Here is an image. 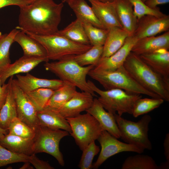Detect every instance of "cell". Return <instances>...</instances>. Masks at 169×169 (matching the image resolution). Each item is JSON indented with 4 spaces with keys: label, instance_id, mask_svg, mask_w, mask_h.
<instances>
[{
    "label": "cell",
    "instance_id": "4316f807",
    "mask_svg": "<svg viewBox=\"0 0 169 169\" xmlns=\"http://www.w3.org/2000/svg\"><path fill=\"white\" fill-rule=\"evenodd\" d=\"M13 76L9 79V88L5 101L0 110V127L8 130L9 125L15 117H17L15 101L12 85Z\"/></svg>",
    "mask_w": 169,
    "mask_h": 169
},
{
    "label": "cell",
    "instance_id": "60d3db41",
    "mask_svg": "<svg viewBox=\"0 0 169 169\" xmlns=\"http://www.w3.org/2000/svg\"><path fill=\"white\" fill-rule=\"evenodd\" d=\"M35 0H0V9L9 5H16L20 8L27 5Z\"/></svg>",
    "mask_w": 169,
    "mask_h": 169
},
{
    "label": "cell",
    "instance_id": "44dd1931",
    "mask_svg": "<svg viewBox=\"0 0 169 169\" xmlns=\"http://www.w3.org/2000/svg\"><path fill=\"white\" fill-rule=\"evenodd\" d=\"M37 116L39 126L53 130L61 129L69 133L71 131L70 126L67 119L56 109L45 107L37 111Z\"/></svg>",
    "mask_w": 169,
    "mask_h": 169
},
{
    "label": "cell",
    "instance_id": "8992f818",
    "mask_svg": "<svg viewBox=\"0 0 169 169\" xmlns=\"http://www.w3.org/2000/svg\"><path fill=\"white\" fill-rule=\"evenodd\" d=\"M87 83L91 89L99 95L97 99L104 108L114 114L117 113L120 116L126 113L131 114L135 102L142 98L141 94L119 89L102 90L91 80H88Z\"/></svg>",
    "mask_w": 169,
    "mask_h": 169
},
{
    "label": "cell",
    "instance_id": "e0dca14e",
    "mask_svg": "<svg viewBox=\"0 0 169 169\" xmlns=\"http://www.w3.org/2000/svg\"><path fill=\"white\" fill-rule=\"evenodd\" d=\"M85 111L95 118L103 130L106 131L117 139L120 138L114 114L106 111L97 99H94L92 105Z\"/></svg>",
    "mask_w": 169,
    "mask_h": 169
},
{
    "label": "cell",
    "instance_id": "5bb4252c",
    "mask_svg": "<svg viewBox=\"0 0 169 169\" xmlns=\"http://www.w3.org/2000/svg\"><path fill=\"white\" fill-rule=\"evenodd\" d=\"M49 61L46 57L28 56L23 55L12 64L0 71V80L2 85L11 76L20 73H28L39 64Z\"/></svg>",
    "mask_w": 169,
    "mask_h": 169
},
{
    "label": "cell",
    "instance_id": "816d5d0a",
    "mask_svg": "<svg viewBox=\"0 0 169 169\" xmlns=\"http://www.w3.org/2000/svg\"><path fill=\"white\" fill-rule=\"evenodd\" d=\"M143 2L145 3L146 0H141Z\"/></svg>",
    "mask_w": 169,
    "mask_h": 169
},
{
    "label": "cell",
    "instance_id": "f35d334b",
    "mask_svg": "<svg viewBox=\"0 0 169 169\" xmlns=\"http://www.w3.org/2000/svg\"><path fill=\"white\" fill-rule=\"evenodd\" d=\"M30 156L15 153L0 144V167L10 164L29 162Z\"/></svg>",
    "mask_w": 169,
    "mask_h": 169
},
{
    "label": "cell",
    "instance_id": "ee69618b",
    "mask_svg": "<svg viewBox=\"0 0 169 169\" xmlns=\"http://www.w3.org/2000/svg\"><path fill=\"white\" fill-rule=\"evenodd\" d=\"M164 154L166 160L169 161V134L166 135L163 143Z\"/></svg>",
    "mask_w": 169,
    "mask_h": 169
},
{
    "label": "cell",
    "instance_id": "681fc988",
    "mask_svg": "<svg viewBox=\"0 0 169 169\" xmlns=\"http://www.w3.org/2000/svg\"><path fill=\"white\" fill-rule=\"evenodd\" d=\"M65 0H62V2L64 3L65 2Z\"/></svg>",
    "mask_w": 169,
    "mask_h": 169
},
{
    "label": "cell",
    "instance_id": "e575fe53",
    "mask_svg": "<svg viewBox=\"0 0 169 169\" xmlns=\"http://www.w3.org/2000/svg\"><path fill=\"white\" fill-rule=\"evenodd\" d=\"M83 23L90 44L92 46H103L108 29L97 28L89 23Z\"/></svg>",
    "mask_w": 169,
    "mask_h": 169
},
{
    "label": "cell",
    "instance_id": "f5cc1de1",
    "mask_svg": "<svg viewBox=\"0 0 169 169\" xmlns=\"http://www.w3.org/2000/svg\"><path fill=\"white\" fill-rule=\"evenodd\" d=\"M2 33L1 32H0V37H1V35H2Z\"/></svg>",
    "mask_w": 169,
    "mask_h": 169
},
{
    "label": "cell",
    "instance_id": "d590c367",
    "mask_svg": "<svg viewBox=\"0 0 169 169\" xmlns=\"http://www.w3.org/2000/svg\"><path fill=\"white\" fill-rule=\"evenodd\" d=\"M10 134L23 138L33 139L35 131L20 120L17 117L10 122L8 128Z\"/></svg>",
    "mask_w": 169,
    "mask_h": 169
},
{
    "label": "cell",
    "instance_id": "9a60e30c",
    "mask_svg": "<svg viewBox=\"0 0 169 169\" xmlns=\"http://www.w3.org/2000/svg\"><path fill=\"white\" fill-rule=\"evenodd\" d=\"M93 96L89 92L77 91L69 100L56 110L66 119L76 116L91 106Z\"/></svg>",
    "mask_w": 169,
    "mask_h": 169
},
{
    "label": "cell",
    "instance_id": "7c38bea8",
    "mask_svg": "<svg viewBox=\"0 0 169 169\" xmlns=\"http://www.w3.org/2000/svg\"><path fill=\"white\" fill-rule=\"evenodd\" d=\"M169 16L161 17L151 15L143 16L138 19L134 35L138 39L154 36L158 33L168 31Z\"/></svg>",
    "mask_w": 169,
    "mask_h": 169
},
{
    "label": "cell",
    "instance_id": "cb8c5ba5",
    "mask_svg": "<svg viewBox=\"0 0 169 169\" xmlns=\"http://www.w3.org/2000/svg\"><path fill=\"white\" fill-rule=\"evenodd\" d=\"M33 139L8 133L0 141V144L15 153L30 156L34 154Z\"/></svg>",
    "mask_w": 169,
    "mask_h": 169
},
{
    "label": "cell",
    "instance_id": "277c9868",
    "mask_svg": "<svg viewBox=\"0 0 169 169\" xmlns=\"http://www.w3.org/2000/svg\"><path fill=\"white\" fill-rule=\"evenodd\" d=\"M88 75L98 82L106 90L119 89L130 93L146 95L153 98H161L140 85L123 65L115 70L110 71H98L93 69Z\"/></svg>",
    "mask_w": 169,
    "mask_h": 169
},
{
    "label": "cell",
    "instance_id": "83f0119b",
    "mask_svg": "<svg viewBox=\"0 0 169 169\" xmlns=\"http://www.w3.org/2000/svg\"><path fill=\"white\" fill-rule=\"evenodd\" d=\"M57 33L74 42L90 44L83 23L77 18Z\"/></svg>",
    "mask_w": 169,
    "mask_h": 169
},
{
    "label": "cell",
    "instance_id": "2e32d148",
    "mask_svg": "<svg viewBox=\"0 0 169 169\" xmlns=\"http://www.w3.org/2000/svg\"><path fill=\"white\" fill-rule=\"evenodd\" d=\"M89 1L96 17L105 29L113 27L122 28L113 1L105 2L99 0Z\"/></svg>",
    "mask_w": 169,
    "mask_h": 169
},
{
    "label": "cell",
    "instance_id": "30bf717a",
    "mask_svg": "<svg viewBox=\"0 0 169 169\" xmlns=\"http://www.w3.org/2000/svg\"><path fill=\"white\" fill-rule=\"evenodd\" d=\"M97 140L101 150L97 160L92 164L94 169H98L106 160L117 154L126 151L141 154L144 150L134 145L119 141L105 130L102 131Z\"/></svg>",
    "mask_w": 169,
    "mask_h": 169
},
{
    "label": "cell",
    "instance_id": "7dc6e473",
    "mask_svg": "<svg viewBox=\"0 0 169 169\" xmlns=\"http://www.w3.org/2000/svg\"><path fill=\"white\" fill-rule=\"evenodd\" d=\"M8 130L3 129L0 127V141L2 140L5 135L8 134Z\"/></svg>",
    "mask_w": 169,
    "mask_h": 169
},
{
    "label": "cell",
    "instance_id": "d6986e66",
    "mask_svg": "<svg viewBox=\"0 0 169 169\" xmlns=\"http://www.w3.org/2000/svg\"><path fill=\"white\" fill-rule=\"evenodd\" d=\"M169 49V31L157 36L146 37L138 39L131 52L140 55L161 49Z\"/></svg>",
    "mask_w": 169,
    "mask_h": 169
},
{
    "label": "cell",
    "instance_id": "9c48e42d",
    "mask_svg": "<svg viewBox=\"0 0 169 169\" xmlns=\"http://www.w3.org/2000/svg\"><path fill=\"white\" fill-rule=\"evenodd\" d=\"M69 135V132L64 130H53L39 126L35 131L33 139V153L44 152L54 157L62 166L64 161L59 148L61 139Z\"/></svg>",
    "mask_w": 169,
    "mask_h": 169
},
{
    "label": "cell",
    "instance_id": "7402d4cb",
    "mask_svg": "<svg viewBox=\"0 0 169 169\" xmlns=\"http://www.w3.org/2000/svg\"><path fill=\"white\" fill-rule=\"evenodd\" d=\"M113 2L122 28L129 36L133 35L138 19L134 13L132 5L128 0H114Z\"/></svg>",
    "mask_w": 169,
    "mask_h": 169
},
{
    "label": "cell",
    "instance_id": "f546056e",
    "mask_svg": "<svg viewBox=\"0 0 169 169\" xmlns=\"http://www.w3.org/2000/svg\"><path fill=\"white\" fill-rule=\"evenodd\" d=\"M122 169H158V166L151 156L137 154L127 157L123 163Z\"/></svg>",
    "mask_w": 169,
    "mask_h": 169
},
{
    "label": "cell",
    "instance_id": "836d02e7",
    "mask_svg": "<svg viewBox=\"0 0 169 169\" xmlns=\"http://www.w3.org/2000/svg\"><path fill=\"white\" fill-rule=\"evenodd\" d=\"M164 101V100L161 98H141L138 99L135 102L131 114L136 118L146 114L159 107Z\"/></svg>",
    "mask_w": 169,
    "mask_h": 169
},
{
    "label": "cell",
    "instance_id": "74e56055",
    "mask_svg": "<svg viewBox=\"0 0 169 169\" xmlns=\"http://www.w3.org/2000/svg\"><path fill=\"white\" fill-rule=\"evenodd\" d=\"M100 151V147L95 144V141L89 144L82 151L83 153L78 165L79 168L81 169H92L93 159Z\"/></svg>",
    "mask_w": 169,
    "mask_h": 169
},
{
    "label": "cell",
    "instance_id": "b9f144b4",
    "mask_svg": "<svg viewBox=\"0 0 169 169\" xmlns=\"http://www.w3.org/2000/svg\"><path fill=\"white\" fill-rule=\"evenodd\" d=\"M9 85V83L8 82L7 83H4L2 85L0 80V110L6 100Z\"/></svg>",
    "mask_w": 169,
    "mask_h": 169
},
{
    "label": "cell",
    "instance_id": "f6af8a7d",
    "mask_svg": "<svg viewBox=\"0 0 169 169\" xmlns=\"http://www.w3.org/2000/svg\"><path fill=\"white\" fill-rule=\"evenodd\" d=\"M169 166V161L166 160L164 162H163L158 166V169H168Z\"/></svg>",
    "mask_w": 169,
    "mask_h": 169
},
{
    "label": "cell",
    "instance_id": "f1b7e54d",
    "mask_svg": "<svg viewBox=\"0 0 169 169\" xmlns=\"http://www.w3.org/2000/svg\"><path fill=\"white\" fill-rule=\"evenodd\" d=\"M77 92L76 87L63 82L62 85L54 90L46 107L57 109L69 100Z\"/></svg>",
    "mask_w": 169,
    "mask_h": 169
},
{
    "label": "cell",
    "instance_id": "7a4b0ae2",
    "mask_svg": "<svg viewBox=\"0 0 169 169\" xmlns=\"http://www.w3.org/2000/svg\"><path fill=\"white\" fill-rule=\"evenodd\" d=\"M123 66L131 76L147 90L169 101V83L155 72L141 59L131 52Z\"/></svg>",
    "mask_w": 169,
    "mask_h": 169
},
{
    "label": "cell",
    "instance_id": "4dcf8cb0",
    "mask_svg": "<svg viewBox=\"0 0 169 169\" xmlns=\"http://www.w3.org/2000/svg\"><path fill=\"white\" fill-rule=\"evenodd\" d=\"M19 30L15 28L9 33L2 34L0 37V70L11 64L10 59V49L14 42L15 35Z\"/></svg>",
    "mask_w": 169,
    "mask_h": 169
},
{
    "label": "cell",
    "instance_id": "d6a6232c",
    "mask_svg": "<svg viewBox=\"0 0 169 169\" xmlns=\"http://www.w3.org/2000/svg\"><path fill=\"white\" fill-rule=\"evenodd\" d=\"M103 46H92L86 52L77 55L73 56L75 61L80 65L85 66L97 64L101 57Z\"/></svg>",
    "mask_w": 169,
    "mask_h": 169
},
{
    "label": "cell",
    "instance_id": "1f68e13d",
    "mask_svg": "<svg viewBox=\"0 0 169 169\" xmlns=\"http://www.w3.org/2000/svg\"><path fill=\"white\" fill-rule=\"evenodd\" d=\"M54 90L50 89L42 88L24 93L38 111L46 106Z\"/></svg>",
    "mask_w": 169,
    "mask_h": 169
},
{
    "label": "cell",
    "instance_id": "ba28073f",
    "mask_svg": "<svg viewBox=\"0 0 169 169\" xmlns=\"http://www.w3.org/2000/svg\"><path fill=\"white\" fill-rule=\"evenodd\" d=\"M66 119L71 128L70 134L82 151L97 140L103 130L95 118L87 112Z\"/></svg>",
    "mask_w": 169,
    "mask_h": 169
},
{
    "label": "cell",
    "instance_id": "bcb514c9",
    "mask_svg": "<svg viewBox=\"0 0 169 169\" xmlns=\"http://www.w3.org/2000/svg\"><path fill=\"white\" fill-rule=\"evenodd\" d=\"M23 165L20 168L21 169H33V167L30 165V163L29 162H24Z\"/></svg>",
    "mask_w": 169,
    "mask_h": 169
},
{
    "label": "cell",
    "instance_id": "8d00e7d4",
    "mask_svg": "<svg viewBox=\"0 0 169 169\" xmlns=\"http://www.w3.org/2000/svg\"><path fill=\"white\" fill-rule=\"evenodd\" d=\"M128 1L134 7V13L138 19L146 15H153L157 17H161L166 15L157 7L155 8H151L141 0Z\"/></svg>",
    "mask_w": 169,
    "mask_h": 169
},
{
    "label": "cell",
    "instance_id": "ffe728a7",
    "mask_svg": "<svg viewBox=\"0 0 169 169\" xmlns=\"http://www.w3.org/2000/svg\"><path fill=\"white\" fill-rule=\"evenodd\" d=\"M15 80L24 92H28L42 88L56 90L63 84L60 79H47L37 78L27 73L25 75H16Z\"/></svg>",
    "mask_w": 169,
    "mask_h": 169
},
{
    "label": "cell",
    "instance_id": "4fadbf2b",
    "mask_svg": "<svg viewBox=\"0 0 169 169\" xmlns=\"http://www.w3.org/2000/svg\"><path fill=\"white\" fill-rule=\"evenodd\" d=\"M138 39L134 35L129 36L118 50L109 57H101L93 69L98 71H110L122 66Z\"/></svg>",
    "mask_w": 169,
    "mask_h": 169
},
{
    "label": "cell",
    "instance_id": "f907efd6",
    "mask_svg": "<svg viewBox=\"0 0 169 169\" xmlns=\"http://www.w3.org/2000/svg\"><path fill=\"white\" fill-rule=\"evenodd\" d=\"M71 0H65V2L67 3L68 1Z\"/></svg>",
    "mask_w": 169,
    "mask_h": 169
},
{
    "label": "cell",
    "instance_id": "ab89813d",
    "mask_svg": "<svg viewBox=\"0 0 169 169\" xmlns=\"http://www.w3.org/2000/svg\"><path fill=\"white\" fill-rule=\"evenodd\" d=\"M36 169H54L49 163L39 159L36 155L33 154L30 156L29 161Z\"/></svg>",
    "mask_w": 169,
    "mask_h": 169
},
{
    "label": "cell",
    "instance_id": "5b68a950",
    "mask_svg": "<svg viewBox=\"0 0 169 169\" xmlns=\"http://www.w3.org/2000/svg\"><path fill=\"white\" fill-rule=\"evenodd\" d=\"M24 32L42 45L49 60H59L66 57L78 55L86 52L92 47L90 44L74 42L57 33L39 35Z\"/></svg>",
    "mask_w": 169,
    "mask_h": 169
},
{
    "label": "cell",
    "instance_id": "7bdbcfd3",
    "mask_svg": "<svg viewBox=\"0 0 169 169\" xmlns=\"http://www.w3.org/2000/svg\"><path fill=\"white\" fill-rule=\"evenodd\" d=\"M169 0H146L145 3L148 7L151 8H155L159 5L167 3Z\"/></svg>",
    "mask_w": 169,
    "mask_h": 169
},
{
    "label": "cell",
    "instance_id": "6da1fadb",
    "mask_svg": "<svg viewBox=\"0 0 169 169\" xmlns=\"http://www.w3.org/2000/svg\"><path fill=\"white\" fill-rule=\"evenodd\" d=\"M63 7V3L54 0H35L20 8L19 26L16 28L39 35L56 33Z\"/></svg>",
    "mask_w": 169,
    "mask_h": 169
},
{
    "label": "cell",
    "instance_id": "d4e9b609",
    "mask_svg": "<svg viewBox=\"0 0 169 169\" xmlns=\"http://www.w3.org/2000/svg\"><path fill=\"white\" fill-rule=\"evenodd\" d=\"M108 30L107 38L103 46L102 58L108 57L114 54L123 46L129 36L123 28L113 27Z\"/></svg>",
    "mask_w": 169,
    "mask_h": 169
},
{
    "label": "cell",
    "instance_id": "52a82bcc",
    "mask_svg": "<svg viewBox=\"0 0 169 169\" xmlns=\"http://www.w3.org/2000/svg\"><path fill=\"white\" fill-rule=\"evenodd\" d=\"M114 115L120 138L124 141L144 150L152 149V144L148 136L149 125L151 120L150 115H143L136 122L125 119L116 113Z\"/></svg>",
    "mask_w": 169,
    "mask_h": 169
},
{
    "label": "cell",
    "instance_id": "603a6c76",
    "mask_svg": "<svg viewBox=\"0 0 169 169\" xmlns=\"http://www.w3.org/2000/svg\"><path fill=\"white\" fill-rule=\"evenodd\" d=\"M67 3L75 13L76 18L82 23L105 29L96 17L91 7L85 0H71Z\"/></svg>",
    "mask_w": 169,
    "mask_h": 169
},
{
    "label": "cell",
    "instance_id": "484cf974",
    "mask_svg": "<svg viewBox=\"0 0 169 169\" xmlns=\"http://www.w3.org/2000/svg\"><path fill=\"white\" fill-rule=\"evenodd\" d=\"M14 41L21 46L24 56L47 57L46 51L42 45L23 31L19 30L15 36Z\"/></svg>",
    "mask_w": 169,
    "mask_h": 169
},
{
    "label": "cell",
    "instance_id": "c3c4849f",
    "mask_svg": "<svg viewBox=\"0 0 169 169\" xmlns=\"http://www.w3.org/2000/svg\"><path fill=\"white\" fill-rule=\"evenodd\" d=\"M100 1L102 2H112L114 0H99Z\"/></svg>",
    "mask_w": 169,
    "mask_h": 169
},
{
    "label": "cell",
    "instance_id": "ac0fdd59",
    "mask_svg": "<svg viewBox=\"0 0 169 169\" xmlns=\"http://www.w3.org/2000/svg\"><path fill=\"white\" fill-rule=\"evenodd\" d=\"M141 59L155 72L169 83V51L161 49L139 55Z\"/></svg>",
    "mask_w": 169,
    "mask_h": 169
},
{
    "label": "cell",
    "instance_id": "3957f363",
    "mask_svg": "<svg viewBox=\"0 0 169 169\" xmlns=\"http://www.w3.org/2000/svg\"><path fill=\"white\" fill-rule=\"evenodd\" d=\"M44 66L46 70L54 74L63 82H68L82 91L89 92L94 96H96L86 79V76L94 68V65L81 66L75 61L73 56H71L57 61L46 62Z\"/></svg>",
    "mask_w": 169,
    "mask_h": 169
},
{
    "label": "cell",
    "instance_id": "8fae6325",
    "mask_svg": "<svg viewBox=\"0 0 169 169\" xmlns=\"http://www.w3.org/2000/svg\"><path fill=\"white\" fill-rule=\"evenodd\" d=\"M12 85L17 111V117L35 131L39 126L37 111L13 79Z\"/></svg>",
    "mask_w": 169,
    "mask_h": 169
}]
</instances>
